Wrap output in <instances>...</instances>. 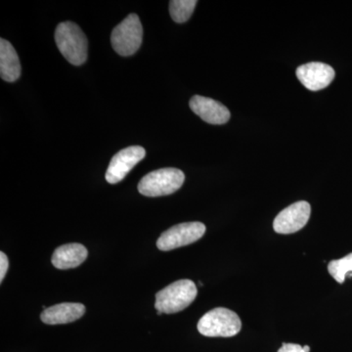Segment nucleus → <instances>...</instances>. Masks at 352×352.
<instances>
[{
    "instance_id": "f8f14e48",
    "label": "nucleus",
    "mask_w": 352,
    "mask_h": 352,
    "mask_svg": "<svg viewBox=\"0 0 352 352\" xmlns=\"http://www.w3.org/2000/svg\"><path fill=\"white\" fill-rule=\"evenodd\" d=\"M85 245L73 243L57 248L53 252L52 264L57 270H66L78 267L87 258Z\"/></svg>"
},
{
    "instance_id": "39448f33",
    "label": "nucleus",
    "mask_w": 352,
    "mask_h": 352,
    "mask_svg": "<svg viewBox=\"0 0 352 352\" xmlns=\"http://www.w3.org/2000/svg\"><path fill=\"white\" fill-rule=\"evenodd\" d=\"M143 28L138 14H131L113 30L111 43L120 56H131L142 43Z\"/></svg>"
},
{
    "instance_id": "dca6fc26",
    "label": "nucleus",
    "mask_w": 352,
    "mask_h": 352,
    "mask_svg": "<svg viewBox=\"0 0 352 352\" xmlns=\"http://www.w3.org/2000/svg\"><path fill=\"white\" fill-rule=\"evenodd\" d=\"M9 267V261L3 252H0V282L3 281L7 270Z\"/></svg>"
},
{
    "instance_id": "4468645a",
    "label": "nucleus",
    "mask_w": 352,
    "mask_h": 352,
    "mask_svg": "<svg viewBox=\"0 0 352 352\" xmlns=\"http://www.w3.org/2000/svg\"><path fill=\"white\" fill-rule=\"evenodd\" d=\"M198 3L196 0H171L170 2V13L171 18L176 23L187 22L194 12Z\"/></svg>"
},
{
    "instance_id": "ddd939ff",
    "label": "nucleus",
    "mask_w": 352,
    "mask_h": 352,
    "mask_svg": "<svg viewBox=\"0 0 352 352\" xmlns=\"http://www.w3.org/2000/svg\"><path fill=\"white\" fill-rule=\"evenodd\" d=\"M0 76L7 82H14L20 78L19 56L12 44L6 39H0Z\"/></svg>"
},
{
    "instance_id": "a211bd4d",
    "label": "nucleus",
    "mask_w": 352,
    "mask_h": 352,
    "mask_svg": "<svg viewBox=\"0 0 352 352\" xmlns=\"http://www.w3.org/2000/svg\"><path fill=\"white\" fill-rule=\"evenodd\" d=\"M303 347V351H305V352H310V347L308 346H302Z\"/></svg>"
},
{
    "instance_id": "2eb2a0df",
    "label": "nucleus",
    "mask_w": 352,
    "mask_h": 352,
    "mask_svg": "<svg viewBox=\"0 0 352 352\" xmlns=\"http://www.w3.org/2000/svg\"><path fill=\"white\" fill-rule=\"evenodd\" d=\"M328 271L338 283H344L346 275L349 273L352 275V252L344 258L330 261L328 264Z\"/></svg>"
},
{
    "instance_id": "f3484780",
    "label": "nucleus",
    "mask_w": 352,
    "mask_h": 352,
    "mask_svg": "<svg viewBox=\"0 0 352 352\" xmlns=\"http://www.w3.org/2000/svg\"><path fill=\"white\" fill-rule=\"evenodd\" d=\"M278 352H305V351H303V347L300 346V344H286V342H284L282 344L281 349H279Z\"/></svg>"
},
{
    "instance_id": "1a4fd4ad",
    "label": "nucleus",
    "mask_w": 352,
    "mask_h": 352,
    "mask_svg": "<svg viewBox=\"0 0 352 352\" xmlns=\"http://www.w3.org/2000/svg\"><path fill=\"white\" fill-rule=\"evenodd\" d=\"M296 76L303 87L311 91H318L330 85L335 78V69L325 63L311 62L296 69Z\"/></svg>"
},
{
    "instance_id": "6e6552de",
    "label": "nucleus",
    "mask_w": 352,
    "mask_h": 352,
    "mask_svg": "<svg viewBox=\"0 0 352 352\" xmlns=\"http://www.w3.org/2000/svg\"><path fill=\"white\" fill-rule=\"evenodd\" d=\"M311 214V207L305 201H296L288 208H284L275 217L273 228L279 234H293L298 232L307 226Z\"/></svg>"
},
{
    "instance_id": "f03ea898",
    "label": "nucleus",
    "mask_w": 352,
    "mask_h": 352,
    "mask_svg": "<svg viewBox=\"0 0 352 352\" xmlns=\"http://www.w3.org/2000/svg\"><path fill=\"white\" fill-rule=\"evenodd\" d=\"M197 287L191 280L182 279L160 291L156 295L155 308L166 314L182 311L195 300Z\"/></svg>"
},
{
    "instance_id": "20e7f679",
    "label": "nucleus",
    "mask_w": 352,
    "mask_h": 352,
    "mask_svg": "<svg viewBox=\"0 0 352 352\" xmlns=\"http://www.w3.org/2000/svg\"><path fill=\"white\" fill-rule=\"evenodd\" d=\"M185 182L182 170L175 168H161L145 175L138 184V190L146 197L170 195L182 188Z\"/></svg>"
},
{
    "instance_id": "9d476101",
    "label": "nucleus",
    "mask_w": 352,
    "mask_h": 352,
    "mask_svg": "<svg viewBox=\"0 0 352 352\" xmlns=\"http://www.w3.org/2000/svg\"><path fill=\"white\" fill-rule=\"evenodd\" d=\"M189 105L191 110L208 124H224L230 119L228 109L214 99L195 95L192 97Z\"/></svg>"
},
{
    "instance_id": "7ed1b4c3",
    "label": "nucleus",
    "mask_w": 352,
    "mask_h": 352,
    "mask_svg": "<svg viewBox=\"0 0 352 352\" xmlns=\"http://www.w3.org/2000/svg\"><path fill=\"white\" fill-rule=\"evenodd\" d=\"M242 329V322L237 314L224 307H217L204 315L198 323L201 335L210 338H230Z\"/></svg>"
},
{
    "instance_id": "9b49d317",
    "label": "nucleus",
    "mask_w": 352,
    "mask_h": 352,
    "mask_svg": "<svg viewBox=\"0 0 352 352\" xmlns=\"http://www.w3.org/2000/svg\"><path fill=\"white\" fill-rule=\"evenodd\" d=\"M85 314V307L82 303L64 302L44 309L41 319L47 325H60L78 320Z\"/></svg>"
},
{
    "instance_id": "f257e3e1",
    "label": "nucleus",
    "mask_w": 352,
    "mask_h": 352,
    "mask_svg": "<svg viewBox=\"0 0 352 352\" xmlns=\"http://www.w3.org/2000/svg\"><path fill=\"white\" fill-rule=\"evenodd\" d=\"M58 50L72 65L80 66L87 59L88 43L82 29L73 22L58 25L55 32Z\"/></svg>"
},
{
    "instance_id": "423d86ee",
    "label": "nucleus",
    "mask_w": 352,
    "mask_h": 352,
    "mask_svg": "<svg viewBox=\"0 0 352 352\" xmlns=\"http://www.w3.org/2000/svg\"><path fill=\"white\" fill-rule=\"evenodd\" d=\"M206 233L205 224L201 222H185L177 224L162 234L157 241V249L168 252L177 248L193 244Z\"/></svg>"
},
{
    "instance_id": "0eeeda50",
    "label": "nucleus",
    "mask_w": 352,
    "mask_h": 352,
    "mask_svg": "<svg viewBox=\"0 0 352 352\" xmlns=\"http://www.w3.org/2000/svg\"><path fill=\"white\" fill-rule=\"evenodd\" d=\"M145 156V149L141 146H131L120 150L111 160L106 173V180L110 184H117L122 182Z\"/></svg>"
}]
</instances>
